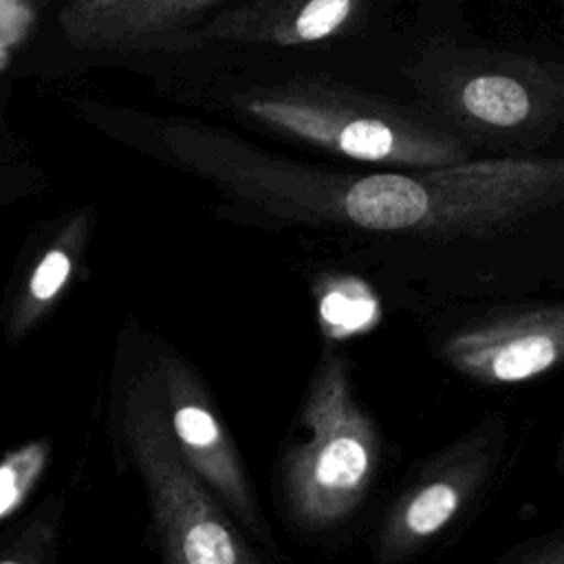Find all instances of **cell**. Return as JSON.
<instances>
[{
  "label": "cell",
  "mask_w": 564,
  "mask_h": 564,
  "mask_svg": "<svg viewBox=\"0 0 564 564\" xmlns=\"http://www.w3.org/2000/svg\"><path fill=\"white\" fill-rule=\"evenodd\" d=\"M229 183L269 209L368 231L432 240L485 238L562 196V159H478L427 170L328 176L306 170L231 165Z\"/></svg>",
  "instance_id": "obj_1"
},
{
  "label": "cell",
  "mask_w": 564,
  "mask_h": 564,
  "mask_svg": "<svg viewBox=\"0 0 564 564\" xmlns=\"http://www.w3.org/2000/svg\"><path fill=\"white\" fill-rule=\"evenodd\" d=\"M267 128L319 150L397 167L427 170L467 159L463 141L386 101L319 82H289L234 99Z\"/></svg>",
  "instance_id": "obj_2"
},
{
  "label": "cell",
  "mask_w": 564,
  "mask_h": 564,
  "mask_svg": "<svg viewBox=\"0 0 564 564\" xmlns=\"http://www.w3.org/2000/svg\"><path fill=\"white\" fill-rule=\"evenodd\" d=\"M302 421L308 436L284 456V494L300 524L326 529L359 507L377 467L375 425L337 355L319 361Z\"/></svg>",
  "instance_id": "obj_3"
},
{
  "label": "cell",
  "mask_w": 564,
  "mask_h": 564,
  "mask_svg": "<svg viewBox=\"0 0 564 564\" xmlns=\"http://www.w3.org/2000/svg\"><path fill=\"white\" fill-rule=\"evenodd\" d=\"M123 434L150 498L163 564H262L178 456L154 379L132 394Z\"/></svg>",
  "instance_id": "obj_4"
},
{
  "label": "cell",
  "mask_w": 564,
  "mask_h": 564,
  "mask_svg": "<svg viewBox=\"0 0 564 564\" xmlns=\"http://www.w3.org/2000/svg\"><path fill=\"white\" fill-rule=\"evenodd\" d=\"M154 383L165 410L167 430L183 463L245 527L264 538L253 491L240 456L214 414L196 375L178 357H163Z\"/></svg>",
  "instance_id": "obj_5"
},
{
  "label": "cell",
  "mask_w": 564,
  "mask_h": 564,
  "mask_svg": "<svg viewBox=\"0 0 564 564\" xmlns=\"http://www.w3.org/2000/svg\"><path fill=\"white\" fill-rule=\"evenodd\" d=\"M438 99L467 128L516 134L533 132L560 112L562 84L527 59H482L452 70Z\"/></svg>",
  "instance_id": "obj_6"
},
{
  "label": "cell",
  "mask_w": 564,
  "mask_h": 564,
  "mask_svg": "<svg viewBox=\"0 0 564 564\" xmlns=\"http://www.w3.org/2000/svg\"><path fill=\"white\" fill-rule=\"evenodd\" d=\"M564 348V313L538 306L498 313L456 330L445 359L460 372L487 383H520L551 370Z\"/></svg>",
  "instance_id": "obj_7"
},
{
  "label": "cell",
  "mask_w": 564,
  "mask_h": 564,
  "mask_svg": "<svg viewBox=\"0 0 564 564\" xmlns=\"http://www.w3.org/2000/svg\"><path fill=\"white\" fill-rule=\"evenodd\" d=\"M225 2L229 0H70L59 22L75 46L130 51L159 46Z\"/></svg>",
  "instance_id": "obj_8"
},
{
  "label": "cell",
  "mask_w": 564,
  "mask_h": 564,
  "mask_svg": "<svg viewBox=\"0 0 564 564\" xmlns=\"http://www.w3.org/2000/svg\"><path fill=\"white\" fill-rule=\"evenodd\" d=\"M361 7L364 0H258L218 15L203 35L280 46L311 44L341 33Z\"/></svg>",
  "instance_id": "obj_9"
},
{
  "label": "cell",
  "mask_w": 564,
  "mask_h": 564,
  "mask_svg": "<svg viewBox=\"0 0 564 564\" xmlns=\"http://www.w3.org/2000/svg\"><path fill=\"white\" fill-rule=\"evenodd\" d=\"M474 465L449 467L443 474L416 485L394 509L388 527L386 551L403 553L419 542L441 533L460 511L467 494L476 485Z\"/></svg>",
  "instance_id": "obj_10"
},
{
  "label": "cell",
  "mask_w": 564,
  "mask_h": 564,
  "mask_svg": "<svg viewBox=\"0 0 564 564\" xmlns=\"http://www.w3.org/2000/svg\"><path fill=\"white\" fill-rule=\"evenodd\" d=\"M48 463V443L44 438L31 441L0 460V522L13 516L31 489L40 480L44 467Z\"/></svg>",
  "instance_id": "obj_11"
},
{
  "label": "cell",
  "mask_w": 564,
  "mask_h": 564,
  "mask_svg": "<svg viewBox=\"0 0 564 564\" xmlns=\"http://www.w3.org/2000/svg\"><path fill=\"white\" fill-rule=\"evenodd\" d=\"M70 249L66 245L53 247L35 267L31 280H29V306L24 308L20 322L29 324L48 302L55 300V295L64 289V284L70 278L73 271V258Z\"/></svg>",
  "instance_id": "obj_12"
},
{
  "label": "cell",
  "mask_w": 564,
  "mask_h": 564,
  "mask_svg": "<svg viewBox=\"0 0 564 564\" xmlns=\"http://www.w3.org/2000/svg\"><path fill=\"white\" fill-rule=\"evenodd\" d=\"M375 304L372 297L368 295L366 289L355 291L352 286L348 289H333L324 300H322V319L330 326H335V330H357L364 324H368L370 313H372Z\"/></svg>",
  "instance_id": "obj_13"
},
{
  "label": "cell",
  "mask_w": 564,
  "mask_h": 564,
  "mask_svg": "<svg viewBox=\"0 0 564 564\" xmlns=\"http://www.w3.org/2000/svg\"><path fill=\"white\" fill-rule=\"evenodd\" d=\"M0 564H20V562H13V560H4V562H0Z\"/></svg>",
  "instance_id": "obj_14"
}]
</instances>
